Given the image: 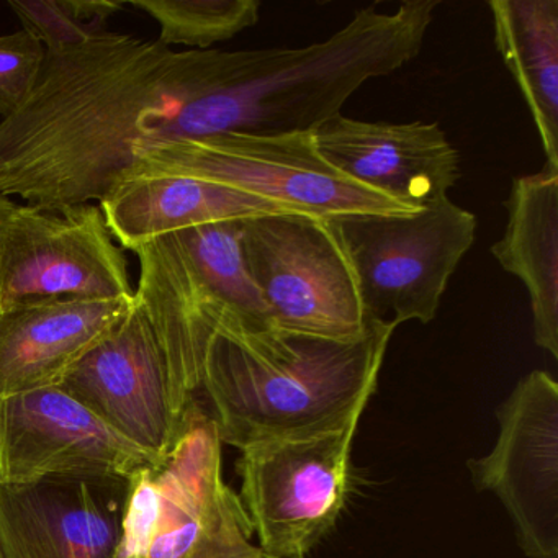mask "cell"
Returning <instances> with one entry per match:
<instances>
[{
    "label": "cell",
    "instance_id": "obj_11",
    "mask_svg": "<svg viewBox=\"0 0 558 558\" xmlns=\"http://www.w3.org/2000/svg\"><path fill=\"white\" fill-rule=\"evenodd\" d=\"M153 462L58 385L0 397V483L132 476Z\"/></svg>",
    "mask_w": 558,
    "mask_h": 558
},
{
    "label": "cell",
    "instance_id": "obj_16",
    "mask_svg": "<svg viewBox=\"0 0 558 558\" xmlns=\"http://www.w3.org/2000/svg\"><path fill=\"white\" fill-rule=\"evenodd\" d=\"M508 221L492 254L524 283L538 348L558 359V168L512 181L505 204Z\"/></svg>",
    "mask_w": 558,
    "mask_h": 558
},
{
    "label": "cell",
    "instance_id": "obj_14",
    "mask_svg": "<svg viewBox=\"0 0 558 558\" xmlns=\"http://www.w3.org/2000/svg\"><path fill=\"white\" fill-rule=\"evenodd\" d=\"M133 300L41 299L0 313V397L57 387Z\"/></svg>",
    "mask_w": 558,
    "mask_h": 558
},
{
    "label": "cell",
    "instance_id": "obj_13",
    "mask_svg": "<svg viewBox=\"0 0 558 558\" xmlns=\"http://www.w3.org/2000/svg\"><path fill=\"white\" fill-rule=\"evenodd\" d=\"M332 169L411 210L449 197L460 156L437 123L362 122L332 117L312 133Z\"/></svg>",
    "mask_w": 558,
    "mask_h": 558
},
{
    "label": "cell",
    "instance_id": "obj_5",
    "mask_svg": "<svg viewBox=\"0 0 558 558\" xmlns=\"http://www.w3.org/2000/svg\"><path fill=\"white\" fill-rule=\"evenodd\" d=\"M126 174L201 179L322 217L417 211L339 174L319 155L312 133L227 132L166 143Z\"/></svg>",
    "mask_w": 558,
    "mask_h": 558
},
{
    "label": "cell",
    "instance_id": "obj_12",
    "mask_svg": "<svg viewBox=\"0 0 558 558\" xmlns=\"http://www.w3.org/2000/svg\"><path fill=\"white\" fill-rule=\"evenodd\" d=\"M130 478L53 475L0 483L2 558H116Z\"/></svg>",
    "mask_w": 558,
    "mask_h": 558
},
{
    "label": "cell",
    "instance_id": "obj_21",
    "mask_svg": "<svg viewBox=\"0 0 558 558\" xmlns=\"http://www.w3.org/2000/svg\"><path fill=\"white\" fill-rule=\"evenodd\" d=\"M0 313H2V305H0Z\"/></svg>",
    "mask_w": 558,
    "mask_h": 558
},
{
    "label": "cell",
    "instance_id": "obj_18",
    "mask_svg": "<svg viewBox=\"0 0 558 558\" xmlns=\"http://www.w3.org/2000/svg\"><path fill=\"white\" fill-rule=\"evenodd\" d=\"M159 25V44L207 51L259 22L257 0H130Z\"/></svg>",
    "mask_w": 558,
    "mask_h": 558
},
{
    "label": "cell",
    "instance_id": "obj_2",
    "mask_svg": "<svg viewBox=\"0 0 558 558\" xmlns=\"http://www.w3.org/2000/svg\"><path fill=\"white\" fill-rule=\"evenodd\" d=\"M395 329L372 322L352 341L247 326L218 332L205 351L198 393L210 403L221 444L243 450L362 417Z\"/></svg>",
    "mask_w": 558,
    "mask_h": 558
},
{
    "label": "cell",
    "instance_id": "obj_4",
    "mask_svg": "<svg viewBox=\"0 0 558 558\" xmlns=\"http://www.w3.org/2000/svg\"><path fill=\"white\" fill-rule=\"evenodd\" d=\"M368 322L400 326L436 318L450 277L476 234V218L449 197L410 215H329Z\"/></svg>",
    "mask_w": 558,
    "mask_h": 558
},
{
    "label": "cell",
    "instance_id": "obj_15",
    "mask_svg": "<svg viewBox=\"0 0 558 558\" xmlns=\"http://www.w3.org/2000/svg\"><path fill=\"white\" fill-rule=\"evenodd\" d=\"M107 227L123 250L162 234L269 215L305 214L215 182L181 175L126 174L99 202Z\"/></svg>",
    "mask_w": 558,
    "mask_h": 558
},
{
    "label": "cell",
    "instance_id": "obj_1",
    "mask_svg": "<svg viewBox=\"0 0 558 558\" xmlns=\"http://www.w3.org/2000/svg\"><path fill=\"white\" fill-rule=\"evenodd\" d=\"M214 50L102 32L47 51L37 87L0 122V195L32 205L100 202L151 149L202 136Z\"/></svg>",
    "mask_w": 558,
    "mask_h": 558
},
{
    "label": "cell",
    "instance_id": "obj_7",
    "mask_svg": "<svg viewBox=\"0 0 558 558\" xmlns=\"http://www.w3.org/2000/svg\"><path fill=\"white\" fill-rule=\"evenodd\" d=\"M41 299L133 300L129 260L99 205H22L0 195L2 312Z\"/></svg>",
    "mask_w": 558,
    "mask_h": 558
},
{
    "label": "cell",
    "instance_id": "obj_22",
    "mask_svg": "<svg viewBox=\"0 0 558 558\" xmlns=\"http://www.w3.org/2000/svg\"><path fill=\"white\" fill-rule=\"evenodd\" d=\"M0 558H2V555H0Z\"/></svg>",
    "mask_w": 558,
    "mask_h": 558
},
{
    "label": "cell",
    "instance_id": "obj_8",
    "mask_svg": "<svg viewBox=\"0 0 558 558\" xmlns=\"http://www.w3.org/2000/svg\"><path fill=\"white\" fill-rule=\"evenodd\" d=\"M359 421L241 450L238 496L266 557L305 558L335 527L348 498Z\"/></svg>",
    "mask_w": 558,
    "mask_h": 558
},
{
    "label": "cell",
    "instance_id": "obj_9",
    "mask_svg": "<svg viewBox=\"0 0 558 558\" xmlns=\"http://www.w3.org/2000/svg\"><path fill=\"white\" fill-rule=\"evenodd\" d=\"M58 387L156 460L178 442L197 401L187 403L179 393L161 342L136 300Z\"/></svg>",
    "mask_w": 558,
    "mask_h": 558
},
{
    "label": "cell",
    "instance_id": "obj_17",
    "mask_svg": "<svg viewBox=\"0 0 558 558\" xmlns=\"http://www.w3.org/2000/svg\"><path fill=\"white\" fill-rule=\"evenodd\" d=\"M495 47L558 168V0H489Z\"/></svg>",
    "mask_w": 558,
    "mask_h": 558
},
{
    "label": "cell",
    "instance_id": "obj_20",
    "mask_svg": "<svg viewBox=\"0 0 558 558\" xmlns=\"http://www.w3.org/2000/svg\"><path fill=\"white\" fill-rule=\"evenodd\" d=\"M24 31L34 35L47 51H64L81 47L106 31L81 24L71 15L63 0H11Z\"/></svg>",
    "mask_w": 558,
    "mask_h": 558
},
{
    "label": "cell",
    "instance_id": "obj_3",
    "mask_svg": "<svg viewBox=\"0 0 558 558\" xmlns=\"http://www.w3.org/2000/svg\"><path fill=\"white\" fill-rule=\"evenodd\" d=\"M221 444L198 400L178 442L130 478L116 558H269L225 483Z\"/></svg>",
    "mask_w": 558,
    "mask_h": 558
},
{
    "label": "cell",
    "instance_id": "obj_19",
    "mask_svg": "<svg viewBox=\"0 0 558 558\" xmlns=\"http://www.w3.org/2000/svg\"><path fill=\"white\" fill-rule=\"evenodd\" d=\"M47 60L44 45L21 31L0 37V117L14 116L31 97Z\"/></svg>",
    "mask_w": 558,
    "mask_h": 558
},
{
    "label": "cell",
    "instance_id": "obj_6",
    "mask_svg": "<svg viewBox=\"0 0 558 558\" xmlns=\"http://www.w3.org/2000/svg\"><path fill=\"white\" fill-rule=\"evenodd\" d=\"M241 244L274 328L335 341L367 332L354 269L328 217L251 218Z\"/></svg>",
    "mask_w": 558,
    "mask_h": 558
},
{
    "label": "cell",
    "instance_id": "obj_10",
    "mask_svg": "<svg viewBox=\"0 0 558 558\" xmlns=\"http://www.w3.org/2000/svg\"><path fill=\"white\" fill-rule=\"evenodd\" d=\"M499 434L469 470L478 492L498 496L527 558H558V384L534 371L496 411Z\"/></svg>",
    "mask_w": 558,
    "mask_h": 558
}]
</instances>
